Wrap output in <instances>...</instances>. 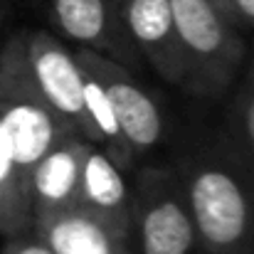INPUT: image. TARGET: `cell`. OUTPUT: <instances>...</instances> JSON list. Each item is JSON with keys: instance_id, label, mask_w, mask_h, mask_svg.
<instances>
[{"instance_id": "9a60e30c", "label": "cell", "mask_w": 254, "mask_h": 254, "mask_svg": "<svg viewBox=\"0 0 254 254\" xmlns=\"http://www.w3.org/2000/svg\"><path fill=\"white\" fill-rule=\"evenodd\" d=\"M220 7L235 22L237 30L252 27L254 30V0H220Z\"/></svg>"}, {"instance_id": "8fae6325", "label": "cell", "mask_w": 254, "mask_h": 254, "mask_svg": "<svg viewBox=\"0 0 254 254\" xmlns=\"http://www.w3.org/2000/svg\"><path fill=\"white\" fill-rule=\"evenodd\" d=\"M121 168L104 148L89 143L82 161L79 207L99 215L126 237L131 235V185ZM131 240V237H128Z\"/></svg>"}, {"instance_id": "2e32d148", "label": "cell", "mask_w": 254, "mask_h": 254, "mask_svg": "<svg viewBox=\"0 0 254 254\" xmlns=\"http://www.w3.org/2000/svg\"><path fill=\"white\" fill-rule=\"evenodd\" d=\"M7 2L5 0H0V52H2V47H5V42H7V37H10V32H5V25H7Z\"/></svg>"}, {"instance_id": "5b68a950", "label": "cell", "mask_w": 254, "mask_h": 254, "mask_svg": "<svg viewBox=\"0 0 254 254\" xmlns=\"http://www.w3.org/2000/svg\"><path fill=\"white\" fill-rule=\"evenodd\" d=\"M22 50L30 77L42 99L86 141L94 143V133L84 111L82 69L74 50L50 30H20Z\"/></svg>"}, {"instance_id": "ac0fdd59", "label": "cell", "mask_w": 254, "mask_h": 254, "mask_svg": "<svg viewBox=\"0 0 254 254\" xmlns=\"http://www.w3.org/2000/svg\"><path fill=\"white\" fill-rule=\"evenodd\" d=\"M116 2H121V0H116Z\"/></svg>"}, {"instance_id": "277c9868", "label": "cell", "mask_w": 254, "mask_h": 254, "mask_svg": "<svg viewBox=\"0 0 254 254\" xmlns=\"http://www.w3.org/2000/svg\"><path fill=\"white\" fill-rule=\"evenodd\" d=\"M131 252L195 254V222L173 166H148L131 185Z\"/></svg>"}, {"instance_id": "e0dca14e", "label": "cell", "mask_w": 254, "mask_h": 254, "mask_svg": "<svg viewBox=\"0 0 254 254\" xmlns=\"http://www.w3.org/2000/svg\"><path fill=\"white\" fill-rule=\"evenodd\" d=\"M217 5H220V0H217Z\"/></svg>"}, {"instance_id": "5bb4252c", "label": "cell", "mask_w": 254, "mask_h": 254, "mask_svg": "<svg viewBox=\"0 0 254 254\" xmlns=\"http://www.w3.org/2000/svg\"><path fill=\"white\" fill-rule=\"evenodd\" d=\"M0 254H55V252L32 230H27V232L5 237V245H2Z\"/></svg>"}, {"instance_id": "9c48e42d", "label": "cell", "mask_w": 254, "mask_h": 254, "mask_svg": "<svg viewBox=\"0 0 254 254\" xmlns=\"http://www.w3.org/2000/svg\"><path fill=\"white\" fill-rule=\"evenodd\" d=\"M89 143L91 141H86L84 136L69 133L32 166L27 175V202L32 220L79 205L82 161Z\"/></svg>"}, {"instance_id": "7a4b0ae2", "label": "cell", "mask_w": 254, "mask_h": 254, "mask_svg": "<svg viewBox=\"0 0 254 254\" xmlns=\"http://www.w3.org/2000/svg\"><path fill=\"white\" fill-rule=\"evenodd\" d=\"M183 52V91L222 96L242 72L247 47L217 0H170Z\"/></svg>"}, {"instance_id": "3957f363", "label": "cell", "mask_w": 254, "mask_h": 254, "mask_svg": "<svg viewBox=\"0 0 254 254\" xmlns=\"http://www.w3.org/2000/svg\"><path fill=\"white\" fill-rule=\"evenodd\" d=\"M0 124L25 188L32 166L57 141L77 133L37 91L27 69L20 32H10L0 52Z\"/></svg>"}, {"instance_id": "7c38bea8", "label": "cell", "mask_w": 254, "mask_h": 254, "mask_svg": "<svg viewBox=\"0 0 254 254\" xmlns=\"http://www.w3.org/2000/svg\"><path fill=\"white\" fill-rule=\"evenodd\" d=\"M27 188L15 168L5 128L0 124V237H12L30 230Z\"/></svg>"}, {"instance_id": "30bf717a", "label": "cell", "mask_w": 254, "mask_h": 254, "mask_svg": "<svg viewBox=\"0 0 254 254\" xmlns=\"http://www.w3.org/2000/svg\"><path fill=\"white\" fill-rule=\"evenodd\" d=\"M30 230L55 254H133L124 232L79 205L32 220Z\"/></svg>"}, {"instance_id": "ba28073f", "label": "cell", "mask_w": 254, "mask_h": 254, "mask_svg": "<svg viewBox=\"0 0 254 254\" xmlns=\"http://www.w3.org/2000/svg\"><path fill=\"white\" fill-rule=\"evenodd\" d=\"M119 17L141 60L163 82L183 89L185 64L170 0H121Z\"/></svg>"}, {"instance_id": "52a82bcc", "label": "cell", "mask_w": 254, "mask_h": 254, "mask_svg": "<svg viewBox=\"0 0 254 254\" xmlns=\"http://www.w3.org/2000/svg\"><path fill=\"white\" fill-rule=\"evenodd\" d=\"M50 20L55 35L77 47L104 55L128 69L141 67V55L133 50L116 0H50Z\"/></svg>"}, {"instance_id": "6da1fadb", "label": "cell", "mask_w": 254, "mask_h": 254, "mask_svg": "<svg viewBox=\"0 0 254 254\" xmlns=\"http://www.w3.org/2000/svg\"><path fill=\"white\" fill-rule=\"evenodd\" d=\"M197 250L205 254H254V166L232 138L217 136L175 166Z\"/></svg>"}, {"instance_id": "8992f818", "label": "cell", "mask_w": 254, "mask_h": 254, "mask_svg": "<svg viewBox=\"0 0 254 254\" xmlns=\"http://www.w3.org/2000/svg\"><path fill=\"white\" fill-rule=\"evenodd\" d=\"M74 55L99 77V82L111 101L121 136L128 143L133 158L138 161L146 153H151L166 133L163 111L158 101L153 99V94L138 82L133 69L104 55H96L84 47H74Z\"/></svg>"}, {"instance_id": "4fadbf2b", "label": "cell", "mask_w": 254, "mask_h": 254, "mask_svg": "<svg viewBox=\"0 0 254 254\" xmlns=\"http://www.w3.org/2000/svg\"><path fill=\"white\" fill-rule=\"evenodd\" d=\"M240 153L254 166V60L242 74L230 109V133Z\"/></svg>"}]
</instances>
